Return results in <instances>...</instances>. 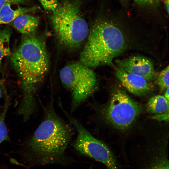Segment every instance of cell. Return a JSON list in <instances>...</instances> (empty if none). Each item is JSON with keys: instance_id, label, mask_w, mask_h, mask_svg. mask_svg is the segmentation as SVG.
Listing matches in <instances>:
<instances>
[{"instance_id": "cell-5", "label": "cell", "mask_w": 169, "mask_h": 169, "mask_svg": "<svg viewBox=\"0 0 169 169\" xmlns=\"http://www.w3.org/2000/svg\"><path fill=\"white\" fill-rule=\"evenodd\" d=\"M60 77L63 83L71 93L73 110L91 95L96 87L95 74L81 63L67 64L60 70Z\"/></svg>"}, {"instance_id": "cell-15", "label": "cell", "mask_w": 169, "mask_h": 169, "mask_svg": "<svg viewBox=\"0 0 169 169\" xmlns=\"http://www.w3.org/2000/svg\"><path fill=\"white\" fill-rule=\"evenodd\" d=\"M169 69L167 66L160 73L157 78L158 84L162 92L169 87Z\"/></svg>"}, {"instance_id": "cell-20", "label": "cell", "mask_w": 169, "mask_h": 169, "mask_svg": "<svg viewBox=\"0 0 169 169\" xmlns=\"http://www.w3.org/2000/svg\"><path fill=\"white\" fill-rule=\"evenodd\" d=\"M151 118L160 121H168L169 120V111L164 113L155 114L151 116Z\"/></svg>"}, {"instance_id": "cell-19", "label": "cell", "mask_w": 169, "mask_h": 169, "mask_svg": "<svg viewBox=\"0 0 169 169\" xmlns=\"http://www.w3.org/2000/svg\"><path fill=\"white\" fill-rule=\"evenodd\" d=\"M31 0H0V9L4 5L9 4L11 5H24L28 4Z\"/></svg>"}, {"instance_id": "cell-9", "label": "cell", "mask_w": 169, "mask_h": 169, "mask_svg": "<svg viewBox=\"0 0 169 169\" xmlns=\"http://www.w3.org/2000/svg\"><path fill=\"white\" fill-rule=\"evenodd\" d=\"M113 66L115 76L131 93L136 95L141 96L151 90V84L144 78L127 73L118 66Z\"/></svg>"}, {"instance_id": "cell-14", "label": "cell", "mask_w": 169, "mask_h": 169, "mask_svg": "<svg viewBox=\"0 0 169 169\" xmlns=\"http://www.w3.org/2000/svg\"><path fill=\"white\" fill-rule=\"evenodd\" d=\"M5 100L2 111L0 113V144L5 141H8L9 137L8 130L6 125L5 119L10 102L8 95H5Z\"/></svg>"}, {"instance_id": "cell-2", "label": "cell", "mask_w": 169, "mask_h": 169, "mask_svg": "<svg viewBox=\"0 0 169 169\" xmlns=\"http://www.w3.org/2000/svg\"><path fill=\"white\" fill-rule=\"evenodd\" d=\"M132 34L117 20L104 16L98 18L80 54L81 63L89 68L112 64L114 58L134 46Z\"/></svg>"}, {"instance_id": "cell-21", "label": "cell", "mask_w": 169, "mask_h": 169, "mask_svg": "<svg viewBox=\"0 0 169 169\" xmlns=\"http://www.w3.org/2000/svg\"><path fill=\"white\" fill-rule=\"evenodd\" d=\"M6 93V90L3 80L0 79V101L1 99Z\"/></svg>"}, {"instance_id": "cell-12", "label": "cell", "mask_w": 169, "mask_h": 169, "mask_svg": "<svg viewBox=\"0 0 169 169\" xmlns=\"http://www.w3.org/2000/svg\"><path fill=\"white\" fill-rule=\"evenodd\" d=\"M146 109L149 113L155 114L166 113L169 111V100L161 95L153 96L147 102Z\"/></svg>"}, {"instance_id": "cell-23", "label": "cell", "mask_w": 169, "mask_h": 169, "mask_svg": "<svg viewBox=\"0 0 169 169\" xmlns=\"http://www.w3.org/2000/svg\"><path fill=\"white\" fill-rule=\"evenodd\" d=\"M169 88L168 87L166 90V92L165 93L164 97L167 100H169Z\"/></svg>"}, {"instance_id": "cell-17", "label": "cell", "mask_w": 169, "mask_h": 169, "mask_svg": "<svg viewBox=\"0 0 169 169\" xmlns=\"http://www.w3.org/2000/svg\"><path fill=\"white\" fill-rule=\"evenodd\" d=\"M138 6L142 8H151L158 6L161 0H134Z\"/></svg>"}, {"instance_id": "cell-18", "label": "cell", "mask_w": 169, "mask_h": 169, "mask_svg": "<svg viewBox=\"0 0 169 169\" xmlns=\"http://www.w3.org/2000/svg\"><path fill=\"white\" fill-rule=\"evenodd\" d=\"M44 9L51 12L54 11L57 7L58 0H39Z\"/></svg>"}, {"instance_id": "cell-11", "label": "cell", "mask_w": 169, "mask_h": 169, "mask_svg": "<svg viewBox=\"0 0 169 169\" xmlns=\"http://www.w3.org/2000/svg\"><path fill=\"white\" fill-rule=\"evenodd\" d=\"M39 23L37 17L27 14L20 15L13 21V26L19 32L23 34L35 32Z\"/></svg>"}, {"instance_id": "cell-24", "label": "cell", "mask_w": 169, "mask_h": 169, "mask_svg": "<svg viewBox=\"0 0 169 169\" xmlns=\"http://www.w3.org/2000/svg\"><path fill=\"white\" fill-rule=\"evenodd\" d=\"M119 0L121 2H124L126 1V0Z\"/></svg>"}, {"instance_id": "cell-4", "label": "cell", "mask_w": 169, "mask_h": 169, "mask_svg": "<svg viewBox=\"0 0 169 169\" xmlns=\"http://www.w3.org/2000/svg\"><path fill=\"white\" fill-rule=\"evenodd\" d=\"M79 0H63L51 12L50 20L59 42L69 48L79 47L87 37L88 24L81 14Z\"/></svg>"}, {"instance_id": "cell-6", "label": "cell", "mask_w": 169, "mask_h": 169, "mask_svg": "<svg viewBox=\"0 0 169 169\" xmlns=\"http://www.w3.org/2000/svg\"><path fill=\"white\" fill-rule=\"evenodd\" d=\"M141 106L122 89L117 87L112 94L105 112L107 120L115 127L125 130L130 127L141 111Z\"/></svg>"}, {"instance_id": "cell-7", "label": "cell", "mask_w": 169, "mask_h": 169, "mask_svg": "<svg viewBox=\"0 0 169 169\" xmlns=\"http://www.w3.org/2000/svg\"><path fill=\"white\" fill-rule=\"evenodd\" d=\"M63 111L77 131V137L74 144L75 149L81 154L102 163L107 169H119L115 158L108 147L92 136L65 110Z\"/></svg>"}, {"instance_id": "cell-3", "label": "cell", "mask_w": 169, "mask_h": 169, "mask_svg": "<svg viewBox=\"0 0 169 169\" xmlns=\"http://www.w3.org/2000/svg\"><path fill=\"white\" fill-rule=\"evenodd\" d=\"M71 136L69 128L52 110L27 141V159L31 164L58 161L63 156Z\"/></svg>"}, {"instance_id": "cell-10", "label": "cell", "mask_w": 169, "mask_h": 169, "mask_svg": "<svg viewBox=\"0 0 169 169\" xmlns=\"http://www.w3.org/2000/svg\"><path fill=\"white\" fill-rule=\"evenodd\" d=\"M11 5L9 4H6L0 9V24L9 23L20 15L35 12L38 9L37 6H34L19 7L13 9Z\"/></svg>"}, {"instance_id": "cell-1", "label": "cell", "mask_w": 169, "mask_h": 169, "mask_svg": "<svg viewBox=\"0 0 169 169\" xmlns=\"http://www.w3.org/2000/svg\"><path fill=\"white\" fill-rule=\"evenodd\" d=\"M11 59L22 93L18 113L24 119L28 120L34 111L36 92L49 69V59L44 40L35 32L23 34Z\"/></svg>"}, {"instance_id": "cell-22", "label": "cell", "mask_w": 169, "mask_h": 169, "mask_svg": "<svg viewBox=\"0 0 169 169\" xmlns=\"http://www.w3.org/2000/svg\"><path fill=\"white\" fill-rule=\"evenodd\" d=\"M163 2L166 11L169 14V0H161Z\"/></svg>"}, {"instance_id": "cell-8", "label": "cell", "mask_w": 169, "mask_h": 169, "mask_svg": "<svg viewBox=\"0 0 169 169\" xmlns=\"http://www.w3.org/2000/svg\"><path fill=\"white\" fill-rule=\"evenodd\" d=\"M117 66L129 73L143 77L148 82L153 80L156 72L152 61L146 57L133 56L116 61Z\"/></svg>"}, {"instance_id": "cell-13", "label": "cell", "mask_w": 169, "mask_h": 169, "mask_svg": "<svg viewBox=\"0 0 169 169\" xmlns=\"http://www.w3.org/2000/svg\"><path fill=\"white\" fill-rule=\"evenodd\" d=\"M11 34V29L9 27L0 29V68L3 59L11 54L10 48Z\"/></svg>"}, {"instance_id": "cell-16", "label": "cell", "mask_w": 169, "mask_h": 169, "mask_svg": "<svg viewBox=\"0 0 169 169\" xmlns=\"http://www.w3.org/2000/svg\"><path fill=\"white\" fill-rule=\"evenodd\" d=\"M147 169H169V161L166 157L161 156L154 161Z\"/></svg>"}]
</instances>
